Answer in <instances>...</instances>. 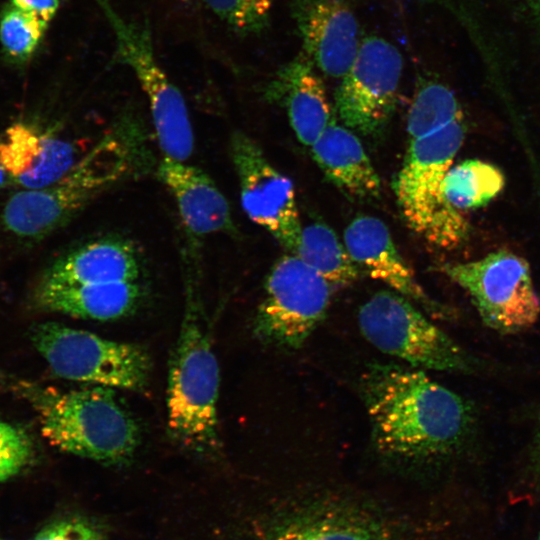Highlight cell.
<instances>
[{"label":"cell","mask_w":540,"mask_h":540,"mask_svg":"<svg viewBox=\"0 0 540 540\" xmlns=\"http://www.w3.org/2000/svg\"><path fill=\"white\" fill-rule=\"evenodd\" d=\"M360 386L374 443L385 455L435 458L454 451L468 435V404L418 368L373 364Z\"/></svg>","instance_id":"cell-1"},{"label":"cell","mask_w":540,"mask_h":540,"mask_svg":"<svg viewBox=\"0 0 540 540\" xmlns=\"http://www.w3.org/2000/svg\"><path fill=\"white\" fill-rule=\"evenodd\" d=\"M148 160L143 131L132 117L117 121L56 182L20 189L6 201L1 222L12 235L38 241L66 225L103 192L141 173Z\"/></svg>","instance_id":"cell-2"},{"label":"cell","mask_w":540,"mask_h":540,"mask_svg":"<svg viewBox=\"0 0 540 540\" xmlns=\"http://www.w3.org/2000/svg\"><path fill=\"white\" fill-rule=\"evenodd\" d=\"M20 390L37 414L43 437L61 451L118 465L137 450L138 425L111 388L61 390L26 383Z\"/></svg>","instance_id":"cell-3"},{"label":"cell","mask_w":540,"mask_h":540,"mask_svg":"<svg viewBox=\"0 0 540 540\" xmlns=\"http://www.w3.org/2000/svg\"><path fill=\"white\" fill-rule=\"evenodd\" d=\"M167 381V429L184 450L202 457L221 449L217 403L219 366L208 323L189 291Z\"/></svg>","instance_id":"cell-4"},{"label":"cell","mask_w":540,"mask_h":540,"mask_svg":"<svg viewBox=\"0 0 540 540\" xmlns=\"http://www.w3.org/2000/svg\"><path fill=\"white\" fill-rule=\"evenodd\" d=\"M251 540H421L412 512L346 492L284 499L265 512Z\"/></svg>","instance_id":"cell-5"},{"label":"cell","mask_w":540,"mask_h":540,"mask_svg":"<svg viewBox=\"0 0 540 540\" xmlns=\"http://www.w3.org/2000/svg\"><path fill=\"white\" fill-rule=\"evenodd\" d=\"M461 117L423 137L410 140L394 183L397 202L408 226L429 243L453 248L466 239L468 223L442 194L446 173L463 144Z\"/></svg>","instance_id":"cell-6"},{"label":"cell","mask_w":540,"mask_h":540,"mask_svg":"<svg viewBox=\"0 0 540 540\" xmlns=\"http://www.w3.org/2000/svg\"><path fill=\"white\" fill-rule=\"evenodd\" d=\"M30 338L60 378L137 392L148 385L152 363L139 345L55 322L36 325Z\"/></svg>","instance_id":"cell-7"},{"label":"cell","mask_w":540,"mask_h":540,"mask_svg":"<svg viewBox=\"0 0 540 540\" xmlns=\"http://www.w3.org/2000/svg\"><path fill=\"white\" fill-rule=\"evenodd\" d=\"M362 335L378 350L414 368L470 373L475 359L395 291H379L359 309Z\"/></svg>","instance_id":"cell-8"},{"label":"cell","mask_w":540,"mask_h":540,"mask_svg":"<svg viewBox=\"0 0 540 540\" xmlns=\"http://www.w3.org/2000/svg\"><path fill=\"white\" fill-rule=\"evenodd\" d=\"M470 296L483 323L501 334H515L532 327L540 315L528 262L497 250L468 262L447 263L441 268Z\"/></svg>","instance_id":"cell-9"},{"label":"cell","mask_w":540,"mask_h":540,"mask_svg":"<svg viewBox=\"0 0 540 540\" xmlns=\"http://www.w3.org/2000/svg\"><path fill=\"white\" fill-rule=\"evenodd\" d=\"M108 19L116 41V60L137 77L151 112L164 157L185 162L194 150V134L185 100L156 60L150 31L123 19L108 0H95Z\"/></svg>","instance_id":"cell-10"},{"label":"cell","mask_w":540,"mask_h":540,"mask_svg":"<svg viewBox=\"0 0 540 540\" xmlns=\"http://www.w3.org/2000/svg\"><path fill=\"white\" fill-rule=\"evenodd\" d=\"M334 286L297 256L272 266L254 318V335L284 349L300 348L324 319Z\"/></svg>","instance_id":"cell-11"},{"label":"cell","mask_w":540,"mask_h":540,"mask_svg":"<svg viewBox=\"0 0 540 540\" xmlns=\"http://www.w3.org/2000/svg\"><path fill=\"white\" fill-rule=\"evenodd\" d=\"M402 71L403 57L394 44L379 36L361 40L335 93L344 125L366 136L379 134L395 109Z\"/></svg>","instance_id":"cell-12"},{"label":"cell","mask_w":540,"mask_h":540,"mask_svg":"<svg viewBox=\"0 0 540 540\" xmlns=\"http://www.w3.org/2000/svg\"><path fill=\"white\" fill-rule=\"evenodd\" d=\"M230 153L246 215L293 252L302 226L292 181L243 132L236 131L231 136Z\"/></svg>","instance_id":"cell-13"},{"label":"cell","mask_w":540,"mask_h":540,"mask_svg":"<svg viewBox=\"0 0 540 540\" xmlns=\"http://www.w3.org/2000/svg\"><path fill=\"white\" fill-rule=\"evenodd\" d=\"M302 54L322 73L341 78L360 46L351 0H292Z\"/></svg>","instance_id":"cell-14"},{"label":"cell","mask_w":540,"mask_h":540,"mask_svg":"<svg viewBox=\"0 0 540 540\" xmlns=\"http://www.w3.org/2000/svg\"><path fill=\"white\" fill-rule=\"evenodd\" d=\"M81 157L74 142L33 123H13L0 138V166L21 189L56 182Z\"/></svg>","instance_id":"cell-15"},{"label":"cell","mask_w":540,"mask_h":540,"mask_svg":"<svg viewBox=\"0 0 540 540\" xmlns=\"http://www.w3.org/2000/svg\"><path fill=\"white\" fill-rule=\"evenodd\" d=\"M343 242L361 272L383 282L432 316L448 315L446 308L432 299L418 283L381 220L366 215L356 217L346 227Z\"/></svg>","instance_id":"cell-16"},{"label":"cell","mask_w":540,"mask_h":540,"mask_svg":"<svg viewBox=\"0 0 540 540\" xmlns=\"http://www.w3.org/2000/svg\"><path fill=\"white\" fill-rule=\"evenodd\" d=\"M186 228L196 236L236 231L227 199L202 170L164 157L157 169Z\"/></svg>","instance_id":"cell-17"},{"label":"cell","mask_w":540,"mask_h":540,"mask_svg":"<svg viewBox=\"0 0 540 540\" xmlns=\"http://www.w3.org/2000/svg\"><path fill=\"white\" fill-rule=\"evenodd\" d=\"M315 69L301 54L283 66L266 88L267 98L284 104L295 135L309 147L334 120L324 83Z\"/></svg>","instance_id":"cell-18"},{"label":"cell","mask_w":540,"mask_h":540,"mask_svg":"<svg viewBox=\"0 0 540 540\" xmlns=\"http://www.w3.org/2000/svg\"><path fill=\"white\" fill-rule=\"evenodd\" d=\"M140 273V257L130 241L104 238L59 256L48 266L40 282L60 285L134 282Z\"/></svg>","instance_id":"cell-19"},{"label":"cell","mask_w":540,"mask_h":540,"mask_svg":"<svg viewBox=\"0 0 540 540\" xmlns=\"http://www.w3.org/2000/svg\"><path fill=\"white\" fill-rule=\"evenodd\" d=\"M143 296L138 281L60 285L39 282L36 305L50 312L76 318L116 320L136 310Z\"/></svg>","instance_id":"cell-20"},{"label":"cell","mask_w":540,"mask_h":540,"mask_svg":"<svg viewBox=\"0 0 540 540\" xmlns=\"http://www.w3.org/2000/svg\"><path fill=\"white\" fill-rule=\"evenodd\" d=\"M326 177L349 196L369 199L380 193L381 182L359 138L334 120L311 146Z\"/></svg>","instance_id":"cell-21"},{"label":"cell","mask_w":540,"mask_h":540,"mask_svg":"<svg viewBox=\"0 0 540 540\" xmlns=\"http://www.w3.org/2000/svg\"><path fill=\"white\" fill-rule=\"evenodd\" d=\"M293 254L334 287L350 285L361 273L344 242L324 223L315 222L302 227Z\"/></svg>","instance_id":"cell-22"},{"label":"cell","mask_w":540,"mask_h":540,"mask_svg":"<svg viewBox=\"0 0 540 540\" xmlns=\"http://www.w3.org/2000/svg\"><path fill=\"white\" fill-rule=\"evenodd\" d=\"M505 177L493 164L467 159L450 167L442 184L446 202L458 211L485 206L504 188Z\"/></svg>","instance_id":"cell-23"},{"label":"cell","mask_w":540,"mask_h":540,"mask_svg":"<svg viewBox=\"0 0 540 540\" xmlns=\"http://www.w3.org/2000/svg\"><path fill=\"white\" fill-rule=\"evenodd\" d=\"M464 117L454 91L436 79L421 81L408 111L407 132L410 140L435 132Z\"/></svg>","instance_id":"cell-24"},{"label":"cell","mask_w":540,"mask_h":540,"mask_svg":"<svg viewBox=\"0 0 540 540\" xmlns=\"http://www.w3.org/2000/svg\"><path fill=\"white\" fill-rule=\"evenodd\" d=\"M48 23L11 3L0 14V43L15 63L27 62L39 47Z\"/></svg>","instance_id":"cell-25"},{"label":"cell","mask_w":540,"mask_h":540,"mask_svg":"<svg viewBox=\"0 0 540 540\" xmlns=\"http://www.w3.org/2000/svg\"><path fill=\"white\" fill-rule=\"evenodd\" d=\"M275 0H203L222 21L236 32L253 34L267 25Z\"/></svg>","instance_id":"cell-26"},{"label":"cell","mask_w":540,"mask_h":540,"mask_svg":"<svg viewBox=\"0 0 540 540\" xmlns=\"http://www.w3.org/2000/svg\"><path fill=\"white\" fill-rule=\"evenodd\" d=\"M34 456L29 436L18 427L0 420V482L25 469Z\"/></svg>","instance_id":"cell-27"},{"label":"cell","mask_w":540,"mask_h":540,"mask_svg":"<svg viewBox=\"0 0 540 540\" xmlns=\"http://www.w3.org/2000/svg\"><path fill=\"white\" fill-rule=\"evenodd\" d=\"M30 540H102V534L90 521L73 518L46 525Z\"/></svg>","instance_id":"cell-28"},{"label":"cell","mask_w":540,"mask_h":540,"mask_svg":"<svg viewBox=\"0 0 540 540\" xmlns=\"http://www.w3.org/2000/svg\"><path fill=\"white\" fill-rule=\"evenodd\" d=\"M514 15L540 37V0H505Z\"/></svg>","instance_id":"cell-29"},{"label":"cell","mask_w":540,"mask_h":540,"mask_svg":"<svg viewBox=\"0 0 540 540\" xmlns=\"http://www.w3.org/2000/svg\"><path fill=\"white\" fill-rule=\"evenodd\" d=\"M11 4L49 24L59 9L60 0H11Z\"/></svg>","instance_id":"cell-30"},{"label":"cell","mask_w":540,"mask_h":540,"mask_svg":"<svg viewBox=\"0 0 540 540\" xmlns=\"http://www.w3.org/2000/svg\"><path fill=\"white\" fill-rule=\"evenodd\" d=\"M532 466L534 474L540 482V415L532 452Z\"/></svg>","instance_id":"cell-31"},{"label":"cell","mask_w":540,"mask_h":540,"mask_svg":"<svg viewBox=\"0 0 540 540\" xmlns=\"http://www.w3.org/2000/svg\"><path fill=\"white\" fill-rule=\"evenodd\" d=\"M432 1L437 4H441L447 8H450L453 12L457 13L460 16L466 17L465 14V2L468 0H427Z\"/></svg>","instance_id":"cell-32"},{"label":"cell","mask_w":540,"mask_h":540,"mask_svg":"<svg viewBox=\"0 0 540 540\" xmlns=\"http://www.w3.org/2000/svg\"><path fill=\"white\" fill-rule=\"evenodd\" d=\"M8 184H12L11 178L0 166V190Z\"/></svg>","instance_id":"cell-33"},{"label":"cell","mask_w":540,"mask_h":540,"mask_svg":"<svg viewBox=\"0 0 540 540\" xmlns=\"http://www.w3.org/2000/svg\"><path fill=\"white\" fill-rule=\"evenodd\" d=\"M0 540H4V538L2 537L1 533H0Z\"/></svg>","instance_id":"cell-34"},{"label":"cell","mask_w":540,"mask_h":540,"mask_svg":"<svg viewBox=\"0 0 540 540\" xmlns=\"http://www.w3.org/2000/svg\"><path fill=\"white\" fill-rule=\"evenodd\" d=\"M537 540H540V534H539V536H538Z\"/></svg>","instance_id":"cell-35"}]
</instances>
